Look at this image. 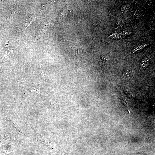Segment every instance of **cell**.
Returning <instances> with one entry per match:
<instances>
[{
	"label": "cell",
	"mask_w": 155,
	"mask_h": 155,
	"mask_svg": "<svg viewBox=\"0 0 155 155\" xmlns=\"http://www.w3.org/2000/svg\"><path fill=\"white\" fill-rule=\"evenodd\" d=\"M131 74V70L128 69L123 72L121 78L122 79H129L130 77Z\"/></svg>",
	"instance_id": "3"
},
{
	"label": "cell",
	"mask_w": 155,
	"mask_h": 155,
	"mask_svg": "<svg viewBox=\"0 0 155 155\" xmlns=\"http://www.w3.org/2000/svg\"><path fill=\"white\" fill-rule=\"evenodd\" d=\"M108 38L111 39L117 40L120 39L122 38L118 32H116L110 35L108 37Z\"/></svg>",
	"instance_id": "4"
},
{
	"label": "cell",
	"mask_w": 155,
	"mask_h": 155,
	"mask_svg": "<svg viewBox=\"0 0 155 155\" xmlns=\"http://www.w3.org/2000/svg\"><path fill=\"white\" fill-rule=\"evenodd\" d=\"M125 92L126 95L130 98H132L134 97L135 96L134 94L131 91L128 89H126Z\"/></svg>",
	"instance_id": "7"
},
{
	"label": "cell",
	"mask_w": 155,
	"mask_h": 155,
	"mask_svg": "<svg viewBox=\"0 0 155 155\" xmlns=\"http://www.w3.org/2000/svg\"><path fill=\"white\" fill-rule=\"evenodd\" d=\"M122 100L123 102L125 104H127V102H128V100L125 97L123 96L122 97Z\"/></svg>",
	"instance_id": "8"
},
{
	"label": "cell",
	"mask_w": 155,
	"mask_h": 155,
	"mask_svg": "<svg viewBox=\"0 0 155 155\" xmlns=\"http://www.w3.org/2000/svg\"><path fill=\"white\" fill-rule=\"evenodd\" d=\"M150 61V59L146 57L143 59L140 64V68L141 70L145 69L149 64Z\"/></svg>",
	"instance_id": "1"
},
{
	"label": "cell",
	"mask_w": 155,
	"mask_h": 155,
	"mask_svg": "<svg viewBox=\"0 0 155 155\" xmlns=\"http://www.w3.org/2000/svg\"><path fill=\"white\" fill-rule=\"evenodd\" d=\"M109 53L105 55L101 56L100 57V61L102 62H106L109 59Z\"/></svg>",
	"instance_id": "5"
},
{
	"label": "cell",
	"mask_w": 155,
	"mask_h": 155,
	"mask_svg": "<svg viewBox=\"0 0 155 155\" xmlns=\"http://www.w3.org/2000/svg\"><path fill=\"white\" fill-rule=\"evenodd\" d=\"M150 44H143L139 45L134 48L131 51L132 53H137L141 51L146 46Z\"/></svg>",
	"instance_id": "2"
},
{
	"label": "cell",
	"mask_w": 155,
	"mask_h": 155,
	"mask_svg": "<svg viewBox=\"0 0 155 155\" xmlns=\"http://www.w3.org/2000/svg\"><path fill=\"white\" fill-rule=\"evenodd\" d=\"M127 7L126 5H124L121 8V11L123 12V13H126L127 10Z\"/></svg>",
	"instance_id": "9"
},
{
	"label": "cell",
	"mask_w": 155,
	"mask_h": 155,
	"mask_svg": "<svg viewBox=\"0 0 155 155\" xmlns=\"http://www.w3.org/2000/svg\"><path fill=\"white\" fill-rule=\"evenodd\" d=\"M118 32L121 36L122 38L125 36L126 35H129L131 34V32L127 31L126 30L119 31Z\"/></svg>",
	"instance_id": "6"
}]
</instances>
